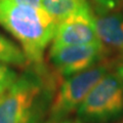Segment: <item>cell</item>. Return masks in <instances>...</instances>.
I'll list each match as a JSON object with an SVG mask.
<instances>
[{
  "instance_id": "obj_1",
  "label": "cell",
  "mask_w": 123,
  "mask_h": 123,
  "mask_svg": "<svg viewBox=\"0 0 123 123\" xmlns=\"http://www.w3.org/2000/svg\"><path fill=\"white\" fill-rule=\"evenodd\" d=\"M55 88L42 65L33 66L0 95V123H40L49 111Z\"/></svg>"
},
{
  "instance_id": "obj_6",
  "label": "cell",
  "mask_w": 123,
  "mask_h": 123,
  "mask_svg": "<svg viewBox=\"0 0 123 123\" xmlns=\"http://www.w3.org/2000/svg\"><path fill=\"white\" fill-rule=\"evenodd\" d=\"M101 43L95 29L94 15L86 7L57 22L51 46Z\"/></svg>"
},
{
  "instance_id": "obj_12",
  "label": "cell",
  "mask_w": 123,
  "mask_h": 123,
  "mask_svg": "<svg viewBox=\"0 0 123 123\" xmlns=\"http://www.w3.org/2000/svg\"><path fill=\"white\" fill-rule=\"evenodd\" d=\"M9 1L17 3L21 5H27V6H32V7H42V0H9Z\"/></svg>"
},
{
  "instance_id": "obj_2",
  "label": "cell",
  "mask_w": 123,
  "mask_h": 123,
  "mask_svg": "<svg viewBox=\"0 0 123 123\" xmlns=\"http://www.w3.org/2000/svg\"><path fill=\"white\" fill-rule=\"evenodd\" d=\"M57 22L43 7L0 0V26L18 41L29 64L34 66L42 65L44 51L53 39Z\"/></svg>"
},
{
  "instance_id": "obj_8",
  "label": "cell",
  "mask_w": 123,
  "mask_h": 123,
  "mask_svg": "<svg viewBox=\"0 0 123 123\" xmlns=\"http://www.w3.org/2000/svg\"><path fill=\"white\" fill-rule=\"evenodd\" d=\"M42 7L57 21L89 7L87 0H42Z\"/></svg>"
},
{
  "instance_id": "obj_11",
  "label": "cell",
  "mask_w": 123,
  "mask_h": 123,
  "mask_svg": "<svg viewBox=\"0 0 123 123\" xmlns=\"http://www.w3.org/2000/svg\"><path fill=\"white\" fill-rule=\"evenodd\" d=\"M98 7L99 13H107L110 12L116 7L120 0H92Z\"/></svg>"
},
{
  "instance_id": "obj_3",
  "label": "cell",
  "mask_w": 123,
  "mask_h": 123,
  "mask_svg": "<svg viewBox=\"0 0 123 123\" xmlns=\"http://www.w3.org/2000/svg\"><path fill=\"white\" fill-rule=\"evenodd\" d=\"M81 123H109L123 113V82L116 73H107L77 110Z\"/></svg>"
},
{
  "instance_id": "obj_15",
  "label": "cell",
  "mask_w": 123,
  "mask_h": 123,
  "mask_svg": "<svg viewBox=\"0 0 123 123\" xmlns=\"http://www.w3.org/2000/svg\"><path fill=\"white\" fill-rule=\"evenodd\" d=\"M122 123H123V122H122Z\"/></svg>"
},
{
  "instance_id": "obj_13",
  "label": "cell",
  "mask_w": 123,
  "mask_h": 123,
  "mask_svg": "<svg viewBox=\"0 0 123 123\" xmlns=\"http://www.w3.org/2000/svg\"><path fill=\"white\" fill-rule=\"evenodd\" d=\"M117 74L119 75V77L121 78V80H122V82H123V63L119 66L118 68H117Z\"/></svg>"
},
{
  "instance_id": "obj_4",
  "label": "cell",
  "mask_w": 123,
  "mask_h": 123,
  "mask_svg": "<svg viewBox=\"0 0 123 123\" xmlns=\"http://www.w3.org/2000/svg\"><path fill=\"white\" fill-rule=\"evenodd\" d=\"M109 67L99 63L77 74L66 77L61 84L49 108L50 123H59L77 112L86 95L105 76Z\"/></svg>"
},
{
  "instance_id": "obj_14",
  "label": "cell",
  "mask_w": 123,
  "mask_h": 123,
  "mask_svg": "<svg viewBox=\"0 0 123 123\" xmlns=\"http://www.w3.org/2000/svg\"><path fill=\"white\" fill-rule=\"evenodd\" d=\"M59 123H81L78 119H76V120H71V119H66V120H63Z\"/></svg>"
},
{
  "instance_id": "obj_7",
  "label": "cell",
  "mask_w": 123,
  "mask_h": 123,
  "mask_svg": "<svg viewBox=\"0 0 123 123\" xmlns=\"http://www.w3.org/2000/svg\"><path fill=\"white\" fill-rule=\"evenodd\" d=\"M95 29L104 47L123 55V15L120 13H101L94 17Z\"/></svg>"
},
{
  "instance_id": "obj_5",
  "label": "cell",
  "mask_w": 123,
  "mask_h": 123,
  "mask_svg": "<svg viewBox=\"0 0 123 123\" xmlns=\"http://www.w3.org/2000/svg\"><path fill=\"white\" fill-rule=\"evenodd\" d=\"M104 55L102 43L51 46L49 59L60 75L69 77L102 63Z\"/></svg>"
},
{
  "instance_id": "obj_10",
  "label": "cell",
  "mask_w": 123,
  "mask_h": 123,
  "mask_svg": "<svg viewBox=\"0 0 123 123\" xmlns=\"http://www.w3.org/2000/svg\"><path fill=\"white\" fill-rule=\"evenodd\" d=\"M18 74L8 65L0 62V95L5 92L18 78Z\"/></svg>"
},
{
  "instance_id": "obj_9",
  "label": "cell",
  "mask_w": 123,
  "mask_h": 123,
  "mask_svg": "<svg viewBox=\"0 0 123 123\" xmlns=\"http://www.w3.org/2000/svg\"><path fill=\"white\" fill-rule=\"evenodd\" d=\"M0 62L6 65L20 67L29 64L21 46L2 33H0Z\"/></svg>"
}]
</instances>
